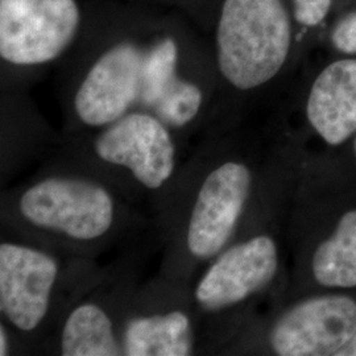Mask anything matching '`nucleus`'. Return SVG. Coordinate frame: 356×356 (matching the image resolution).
<instances>
[{
    "label": "nucleus",
    "mask_w": 356,
    "mask_h": 356,
    "mask_svg": "<svg viewBox=\"0 0 356 356\" xmlns=\"http://www.w3.org/2000/svg\"><path fill=\"white\" fill-rule=\"evenodd\" d=\"M291 36L281 0H225L216 32L222 74L236 89L264 85L285 64Z\"/></svg>",
    "instance_id": "f257e3e1"
},
{
    "label": "nucleus",
    "mask_w": 356,
    "mask_h": 356,
    "mask_svg": "<svg viewBox=\"0 0 356 356\" xmlns=\"http://www.w3.org/2000/svg\"><path fill=\"white\" fill-rule=\"evenodd\" d=\"M20 211L40 229L61 232L76 241L104 235L114 222V201L103 186L76 178H48L31 186Z\"/></svg>",
    "instance_id": "f03ea898"
},
{
    "label": "nucleus",
    "mask_w": 356,
    "mask_h": 356,
    "mask_svg": "<svg viewBox=\"0 0 356 356\" xmlns=\"http://www.w3.org/2000/svg\"><path fill=\"white\" fill-rule=\"evenodd\" d=\"M76 0H0V56L15 65L57 58L79 26Z\"/></svg>",
    "instance_id": "7ed1b4c3"
},
{
    "label": "nucleus",
    "mask_w": 356,
    "mask_h": 356,
    "mask_svg": "<svg viewBox=\"0 0 356 356\" xmlns=\"http://www.w3.org/2000/svg\"><path fill=\"white\" fill-rule=\"evenodd\" d=\"M145 49L122 42L92 65L74 101L76 115L85 124H113L136 103L144 102Z\"/></svg>",
    "instance_id": "20e7f679"
},
{
    "label": "nucleus",
    "mask_w": 356,
    "mask_h": 356,
    "mask_svg": "<svg viewBox=\"0 0 356 356\" xmlns=\"http://www.w3.org/2000/svg\"><path fill=\"white\" fill-rule=\"evenodd\" d=\"M355 332L354 300L317 297L294 306L276 322L270 344L281 356L337 355Z\"/></svg>",
    "instance_id": "39448f33"
},
{
    "label": "nucleus",
    "mask_w": 356,
    "mask_h": 356,
    "mask_svg": "<svg viewBox=\"0 0 356 356\" xmlns=\"http://www.w3.org/2000/svg\"><path fill=\"white\" fill-rule=\"evenodd\" d=\"M95 152L106 163L124 166L148 189H159L175 170L176 147L157 116L124 115L95 143Z\"/></svg>",
    "instance_id": "423d86ee"
},
{
    "label": "nucleus",
    "mask_w": 356,
    "mask_h": 356,
    "mask_svg": "<svg viewBox=\"0 0 356 356\" xmlns=\"http://www.w3.org/2000/svg\"><path fill=\"white\" fill-rule=\"evenodd\" d=\"M251 191V172L229 161L214 169L198 191L188 229L193 256L209 259L229 242Z\"/></svg>",
    "instance_id": "0eeeda50"
},
{
    "label": "nucleus",
    "mask_w": 356,
    "mask_h": 356,
    "mask_svg": "<svg viewBox=\"0 0 356 356\" xmlns=\"http://www.w3.org/2000/svg\"><path fill=\"white\" fill-rule=\"evenodd\" d=\"M57 273L49 254L20 244L0 245V310L15 327L32 331L41 323Z\"/></svg>",
    "instance_id": "6e6552de"
},
{
    "label": "nucleus",
    "mask_w": 356,
    "mask_h": 356,
    "mask_svg": "<svg viewBox=\"0 0 356 356\" xmlns=\"http://www.w3.org/2000/svg\"><path fill=\"white\" fill-rule=\"evenodd\" d=\"M279 267L275 242L266 235L231 247L207 269L195 289L206 310H222L259 292L273 280Z\"/></svg>",
    "instance_id": "1a4fd4ad"
},
{
    "label": "nucleus",
    "mask_w": 356,
    "mask_h": 356,
    "mask_svg": "<svg viewBox=\"0 0 356 356\" xmlns=\"http://www.w3.org/2000/svg\"><path fill=\"white\" fill-rule=\"evenodd\" d=\"M307 119L331 145L356 131V60L329 65L316 79L307 101Z\"/></svg>",
    "instance_id": "9d476101"
},
{
    "label": "nucleus",
    "mask_w": 356,
    "mask_h": 356,
    "mask_svg": "<svg viewBox=\"0 0 356 356\" xmlns=\"http://www.w3.org/2000/svg\"><path fill=\"white\" fill-rule=\"evenodd\" d=\"M191 319L182 312L132 319L124 334L129 356H185L193 351Z\"/></svg>",
    "instance_id": "9b49d317"
},
{
    "label": "nucleus",
    "mask_w": 356,
    "mask_h": 356,
    "mask_svg": "<svg viewBox=\"0 0 356 356\" xmlns=\"http://www.w3.org/2000/svg\"><path fill=\"white\" fill-rule=\"evenodd\" d=\"M115 337L111 319L94 304L74 309L65 322L61 354L65 356H116L124 354Z\"/></svg>",
    "instance_id": "f8f14e48"
},
{
    "label": "nucleus",
    "mask_w": 356,
    "mask_h": 356,
    "mask_svg": "<svg viewBox=\"0 0 356 356\" xmlns=\"http://www.w3.org/2000/svg\"><path fill=\"white\" fill-rule=\"evenodd\" d=\"M313 273L325 286H356V210L346 213L335 234L319 245L313 257Z\"/></svg>",
    "instance_id": "ddd939ff"
},
{
    "label": "nucleus",
    "mask_w": 356,
    "mask_h": 356,
    "mask_svg": "<svg viewBox=\"0 0 356 356\" xmlns=\"http://www.w3.org/2000/svg\"><path fill=\"white\" fill-rule=\"evenodd\" d=\"M201 104V89L191 82L178 79L177 83L168 92L154 114L169 126L184 127L197 116Z\"/></svg>",
    "instance_id": "4468645a"
},
{
    "label": "nucleus",
    "mask_w": 356,
    "mask_h": 356,
    "mask_svg": "<svg viewBox=\"0 0 356 356\" xmlns=\"http://www.w3.org/2000/svg\"><path fill=\"white\" fill-rule=\"evenodd\" d=\"M332 0H293L296 20L306 26L319 24L329 13Z\"/></svg>",
    "instance_id": "2eb2a0df"
},
{
    "label": "nucleus",
    "mask_w": 356,
    "mask_h": 356,
    "mask_svg": "<svg viewBox=\"0 0 356 356\" xmlns=\"http://www.w3.org/2000/svg\"><path fill=\"white\" fill-rule=\"evenodd\" d=\"M331 42L335 49L347 54L356 53V11L347 13L331 32Z\"/></svg>",
    "instance_id": "dca6fc26"
},
{
    "label": "nucleus",
    "mask_w": 356,
    "mask_h": 356,
    "mask_svg": "<svg viewBox=\"0 0 356 356\" xmlns=\"http://www.w3.org/2000/svg\"><path fill=\"white\" fill-rule=\"evenodd\" d=\"M335 356H356V332L354 337L344 344Z\"/></svg>",
    "instance_id": "f3484780"
},
{
    "label": "nucleus",
    "mask_w": 356,
    "mask_h": 356,
    "mask_svg": "<svg viewBox=\"0 0 356 356\" xmlns=\"http://www.w3.org/2000/svg\"><path fill=\"white\" fill-rule=\"evenodd\" d=\"M8 354V338L4 327H0V355L4 356Z\"/></svg>",
    "instance_id": "a211bd4d"
},
{
    "label": "nucleus",
    "mask_w": 356,
    "mask_h": 356,
    "mask_svg": "<svg viewBox=\"0 0 356 356\" xmlns=\"http://www.w3.org/2000/svg\"><path fill=\"white\" fill-rule=\"evenodd\" d=\"M355 152H356V140H355Z\"/></svg>",
    "instance_id": "6ab92c4d"
}]
</instances>
